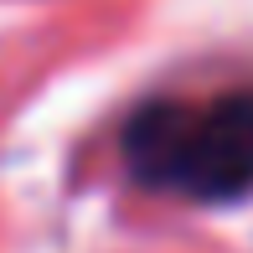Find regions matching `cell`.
Returning <instances> with one entry per match:
<instances>
[{"instance_id":"cell-1","label":"cell","mask_w":253,"mask_h":253,"mask_svg":"<svg viewBox=\"0 0 253 253\" xmlns=\"http://www.w3.org/2000/svg\"><path fill=\"white\" fill-rule=\"evenodd\" d=\"M124 160L155 191L238 202L253 191V88L202 103L160 98L124 124Z\"/></svg>"}]
</instances>
